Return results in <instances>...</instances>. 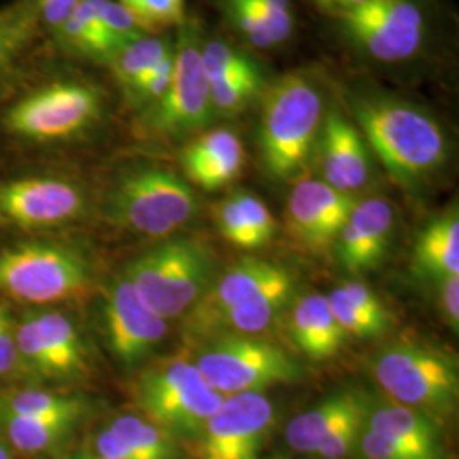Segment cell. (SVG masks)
Masks as SVG:
<instances>
[{"label": "cell", "instance_id": "cell-1", "mask_svg": "<svg viewBox=\"0 0 459 459\" xmlns=\"http://www.w3.org/2000/svg\"><path fill=\"white\" fill-rule=\"evenodd\" d=\"M47 43L0 91V136L22 148L82 142L109 115V91Z\"/></svg>", "mask_w": 459, "mask_h": 459}, {"label": "cell", "instance_id": "cell-2", "mask_svg": "<svg viewBox=\"0 0 459 459\" xmlns=\"http://www.w3.org/2000/svg\"><path fill=\"white\" fill-rule=\"evenodd\" d=\"M349 106L366 143L396 181L411 187L444 164L446 134L422 108L373 92L352 94Z\"/></svg>", "mask_w": 459, "mask_h": 459}, {"label": "cell", "instance_id": "cell-3", "mask_svg": "<svg viewBox=\"0 0 459 459\" xmlns=\"http://www.w3.org/2000/svg\"><path fill=\"white\" fill-rule=\"evenodd\" d=\"M324 126V91L316 77L296 70L265 91L259 142L271 178L290 181L310 164Z\"/></svg>", "mask_w": 459, "mask_h": 459}, {"label": "cell", "instance_id": "cell-4", "mask_svg": "<svg viewBox=\"0 0 459 459\" xmlns=\"http://www.w3.org/2000/svg\"><path fill=\"white\" fill-rule=\"evenodd\" d=\"M197 210L191 186L174 170L157 164L119 170L104 195L108 221L147 237H165L186 227Z\"/></svg>", "mask_w": 459, "mask_h": 459}, {"label": "cell", "instance_id": "cell-5", "mask_svg": "<svg viewBox=\"0 0 459 459\" xmlns=\"http://www.w3.org/2000/svg\"><path fill=\"white\" fill-rule=\"evenodd\" d=\"M136 295L160 318H176L213 282L210 252L189 238H174L136 257L125 273Z\"/></svg>", "mask_w": 459, "mask_h": 459}, {"label": "cell", "instance_id": "cell-6", "mask_svg": "<svg viewBox=\"0 0 459 459\" xmlns=\"http://www.w3.org/2000/svg\"><path fill=\"white\" fill-rule=\"evenodd\" d=\"M379 386L396 403L434 417L456 411L458 362L432 345L398 342L385 347L373 362Z\"/></svg>", "mask_w": 459, "mask_h": 459}, {"label": "cell", "instance_id": "cell-7", "mask_svg": "<svg viewBox=\"0 0 459 459\" xmlns=\"http://www.w3.org/2000/svg\"><path fill=\"white\" fill-rule=\"evenodd\" d=\"M203 36L195 22H182L174 41V74L162 99L134 117L140 134L172 140L206 128L214 117L210 82L203 66Z\"/></svg>", "mask_w": 459, "mask_h": 459}, {"label": "cell", "instance_id": "cell-8", "mask_svg": "<svg viewBox=\"0 0 459 459\" xmlns=\"http://www.w3.org/2000/svg\"><path fill=\"white\" fill-rule=\"evenodd\" d=\"M91 269L82 254L58 242H22L0 252V293L30 305L82 296Z\"/></svg>", "mask_w": 459, "mask_h": 459}, {"label": "cell", "instance_id": "cell-9", "mask_svg": "<svg viewBox=\"0 0 459 459\" xmlns=\"http://www.w3.org/2000/svg\"><path fill=\"white\" fill-rule=\"evenodd\" d=\"M206 342L195 364L218 394L263 392L267 386L305 377V368L286 351L254 335L221 333Z\"/></svg>", "mask_w": 459, "mask_h": 459}, {"label": "cell", "instance_id": "cell-10", "mask_svg": "<svg viewBox=\"0 0 459 459\" xmlns=\"http://www.w3.org/2000/svg\"><path fill=\"white\" fill-rule=\"evenodd\" d=\"M223 398L204 381L195 362L184 359L150 369L136 386L138 405L150 420L182 437H197Z\"/></svg>", "mask_w": 459, "mask_h": 459}, {"label": "cell", "instance_id": "cell-11", "mask_svg": "<svg viewBox=\"0 0 459 459\" xmlns=\"http://www.w3.org/2000/svg\"><path fill=\"white\" fill-rule=\"evenodd\" d=\"M89 210L82 182L56 172H33L0 179V225L9 229L64 227Z\"/></svg>", "mask_w": 459, "mask_h": 459}, {"label": "cell", "instance_id": "cell-12", "mask_svg": "<svg viewBox=\"0 0 459 459\" xmlns=\"http://www.w3.org/2000/svg\"><path fill=\"white\" fill-rule=\"evenodd\" d=\"M339 19L347 36L379 62L409 60L426 39V19L411 0H369Z\"/></svg>", "mask_w": 459, "mask_h": 459}, {"label": "cell", "instance_id": "cell-13", "mask_svg": "<svg viewBox=\"0 0 459 459\" xmlns=\"http://www.w3.org/2000/svg\"><path fill=\"white\" fill-rule=\"evenodd\" d=\"M274 413L263 392L225 396L197 434V458L259 459Z\"/></svg>", "mask_w": 459, "mask_h": 459}, {"label": "cell", "instance_id": "cell-14", "mask_svg": "<svg viewBox=\"0 0 459 459\" xmlns=\"http://www.w3.org/2000/svg\"><path fill=\"white\" fill-rule=\"evenodd\" d=\"M104 322L108 344L116 359L126 366L143 361L167 332L164 318L148 308L125 274L106 296Z\"/></svg>", "mask_w": 459, "mask_h": 459}, {"label": "cell", "instance_id": "cell-15", "mask_svg": "<svg viewBox=\"0 0 459 459\" xmlns=\"http://www.w3.org/2000/svg\"><path fill=\"white\" fill-rule=\"evenodd\" d=\"M288 276L291 274L286 269L263 259H244L235 264L221 278L213 281L206 293L189 308L184 325L186 333L201 341L216 315L263 293Z\"/></svg>", "mask_w": 459, "mask_h": 459}, {"label": "cell", "instance_id": "cell-16", "mask_svg": "<svg viewBox=\"0 0 459 459\" xmlns=\"http://www.w3.org/2000/svg\"><path fill=\"white\" fill-rule=\"evenodd\" d=\"M354 204L356 197L330 187L327 182L301 179L288 201L290 225L301 242L322 250L335 244Z\"/></svg>", "mask_w": 459, "mask_h": 459}, {"label": "cell", "instance_id": "cell-17", "mask_svg": "<svg viewBox=\"0 0 459 459\" xmlns=\"http://www.w3.org/2000/svg\"><path fill=\"white\" fill-rule=\"evenodd\" d=\"M394 225V210L385 199L356 201L335 240L345 269L358 274L377 267L390 247Z\"/></svg>", "mask_w": 459, "mask_h": 459}, {"label": "cell", "instance_id": "cell-18", "mask_svg": "<svg viewBox=\"0 0 459 459\" xmlns=\"http://www.w3.org/2000/svg\"><path fill=\"white\" fill-rule=\"evenodd\" d=\"M322 172L324 182L345 195L362 189L371 176L368 143L341 111H332L324 117Z\"/></svg>", "mask_w": 459, "mask_h": 459}, {"label": "cell", "instance_id": "cell-19", "mask_svg": "<svg viewBox=\"0 0 459 459\" xmlns=\"http://www.w3.org/2000/svg\"><path fill=\"white\" fill-rule=\"evenodd\" d=\"M181 164L189 181L206 191H216L235 181L246 164L240 138L230 130H213L184 148Z\"/></svg>", "mask_w": 459, "mask_h": 459}, {"label": "cell", "instance_id": "cell-20", "mask_svg": "<svg viewBox=\"0 0 459 459\" xmlns=\"http://www.w3.org/2000/svg\"><path fill=\"white\" fill-rule=\"evenodd\" d=\"M366 427L402 444L420 459H444L443 439L434 419L407 405L383 402L373 411L368 407Z\"/></svg>", "mask_w": 459, "mask_h": 459}, {"label": "cell", "instance_id": "cell-21", "mask_svg": "<svg viewBox=\"0 0 459 459\" xmlns=\"http://www.w3.org/2000/svg\"><path fill=\"white\" fill-rule=\"evenodd\" d=\"M48 41L30 0L0 5V91Z\"/></svg>", "mask_w": 459, "mask_h": 459}, {"label": "cell", "instance_id": "cell-22", "mask_svg": "<svg viewBox=\"0 0 459 459\" xmlns=\"http://www.w3.org/2000/svg\"><path fill=\"white\" fill-rule=\"evenodd\" d=\"M368 411L361 394L341 392L330 394L310 411L296 415L286 426L284 439L290 447L303 455H315L328 437L351 417Z\"/></svg>", "mask_w": 459, "mask_h": 459}, {"label": "cell", "instance_id": "cell-23", "mask_svg": "<svg viewBox=\"0 0 459 459\" xmlns=\"http://www.w3.org/2000/svg\"><path fill=\"white\" fill-rule=\"evenodd\" d=\"M293 341L301 352L316 361L333 358L344 345V328L330 310L327 296L312 293L296 301L291 315Z\"/></svg>", "mask_w": 459, "mask_h": 459}, {"label": "cell", "instance_id": "cell-24", "mask_svg": "<svg viewBox=\"0 0 459 459\" xmlns=\"http://www.w3.org/2000/svg\"><path fill=\"white\" fill-rule=\"evenodd\" d=\"M104 2L106 0H81L72 16L49 38L51 47L77 62L106 64L116 49L99 17Z\"/></svg>", "mask_w": 459, "mask_h": 459}, {"label": "cell", "instance_id": "cell-25", "mask_svg": "<svg viewBox=\"0 0 459 459\" xmlns=\"http://www.w3.org/2000/svg\"><path fill=\"white\" fill-rule=\"evenodd\" d=\"M413 263L427 279L459 276V214L458 208H449L436 216L419 233L413 248Z\"/></svg>", "mask_w": 459, "mask_h": 459}, {"label": "cell", "instance_id": "cell-26", "mask_svg": "<svg viewBox=\"0 0 459 459\" xmlns=\"http://www.w3.org/2000/svg\"><path fill=\"white\" fill-rule=\"evenodd\" d=\"M291 293H293V278L288 276L273 284L271 288H267L263 293L216 315L212 324L204 330L201 341H208L214 335H221V333L255 335L263 332L271 325L276 315L290 301Z\"/></svg>", "mask_w": 459, "mask_h": 459}, {"label": "cell", "instance_id": "cell-27", "mask_svg": "<svg viewBox=\"0 0 459 459\" xmlns=\"http://www.w3.org/2000/svg\"><path fill=\"white\" fill-rule=\"evenodd\" d=\"M48 359V377H81L87 369L82 339L70 318L58 312L36 313Z\"/></svg>", "mask_w": 459, "mask_h": 459}, {"label": "cell", "instance_id": "cell-28", "mask_svg": "<svg viewBox=\"0 0 459 459\" xmlns=\"http://www.w3.org/2000/svg\"><path fill=\"white\" fill-rule=\"evenodd\" d=\"M172 48L174 41L169 36L145 34L116 49L104 65L108 66L113 82L121 94L130 89L148 68L159 64Z\"/></svg>", "mask_w": 459, "mask_h": 459}, {"label": "cell", "instance_id": "cell-29", "mask_svg": "<svg viewBox=\"0 0 459 459\" xmlns=\"http://www.w3.org/2000/svg\"><path fill=\"white\" fill-rule=\"evenodd\" d=\"M9 443L22 453H45L65 439L70 429L77 424L72 419H33L0 411Z\"/></svg>", "mask_w": 459, "mask_h": 459}, {"label": "cell", "instance_id": "cell-30", "mask_svg": "<svg viewBox=\"0 0 459 459\" xmlns=\"http://www.w3.org/2000/svg\"><path fill=\"white\" fill-rule=\"evenodd\" d=\"M0 411L33 419L79 420L85 411V403L75 396L51 394L43 390H22L2 396Z\"/></svg>", "mask_w": 459, "mask_h": 459}, {"label": "cell", "instance_id": "cell-31", "mask_svg": "<svg viewBox=\"0 0 459 459\" xmlns=\"http://www.w3.org/2000/svg\"><path fill=\"white\" fill-rule=\"evenodd\" d=\"M140 459H179L174 436L140 417L123 415L108 427Z\"/></svg>", "mask_w": 459, "mask_h": 459}, {"label": "cell", "instance_id": "cell-32", "mask_svg": "<svg viewBox=\"0 0 459 459\" xmlns=\"http://www.w3.org/2000/svg\"><path fill=\"white\" fill-rule=\"evenodd\" d=\"M264 85L263 72L229 75L210 81V100L214 116H233L257 98Z\"/></svg>", "mask_w": 459, "mask_h": 459}, {"label": "cell", "instance_id": "cell-33", "mask_svg": "<svg viewBox=\"0 0 459 459\" xmlns=\"http://www.w3.org/2000/svg\"><path fill=\"white\" fill-rule=\"evenodd\" d=\"M172 74H174V48L170 49L159 64L148 68L130 89L121 92L123 106L134 115H140L142 111H145L162 99L172 81Z\"/></svg>", "mask_w": 459, "mask_h": 459}, {"label": "cell", "instance_id": "cell-34", "mask_svg": "<svg viewBox=\"0 0 459 459\" xmlns=\"http://www.w3.org/2000/svg\"><path fill=\"white\" fill-rule=\"evenodd\" d=\"M233 28L255 48L278 47L263 7L255 0H220Z\"/></svg>", "mask_w": 459, "mask_h": 459}, {"label": "cell", "instance_id": "cell-35", "mask_svg": "<svg viewBox=\"0 0 459 459\" xmlns=\"http://www.w3.org/2000/svg\"><path fill=\"white\" fill-rule=\"evenodd\" d=\"M203 66L208 77V82L229 77V75H242V74H255L263 72L252 58H248L246 53L233 48L229 43L221 39H203Z\"/></svg>", "mask_w": 459, "mask_h": 459}, {"label": "cell", "instance_id": "cell-36", "mask_svg": "<svg viewBox=\"0 0 459 459\" xmlns=\"http://www.w3.org/2000/svg\"><path fill=\"white\" fill-rule=\"evenodd\" d=\"M327 301L335 320L344 328L345 333L358 337H377L390 328L392 320H381L358 308L339 290H333L327 296Z\"/></svg>", "mask_w": 459, "mask_h": 459}, {"label": "cell", "instance_id": "cell-37", "mask_svg": "<svg viewBox=\"0 0 459 459\" xmlns=\"http://www.w3.org/2000/svg\"><path fill=\"white\" fill-rule=\"evenodd\" d=\"M148 33L184 22V0H117Z\"/></svg>", "mask_w": 459, "mask_h": 459}, {"label": "cell", "instance_id": "cell-38", "mask_svg": "<svg viewBox=\"0 0 459 459\" xmlns=\"http://www.w3.org/2000/svg\"><path fill=\"white\" fill-rule=\"evenodd\" d=\"M99 17L115 49L121 48L145 34H152L117 0H106L99 11Z\"/></svg>", "mask_w": 459, "mask_h": 459}, {"label": "cell", "instance_id": "cell-39", "mask_svg": "<svg viewBox=\"0 0 459 459\" xmlns=\"http://www.w3.org/2000/svg\"><path fill=\"white\" fill-rule=\"evenodd\" d=\"M214 223L220 230V233L229 240L230 244L238 247V248H259V242L255 238V235L252 233V230L248 227V223L244 218V214L240 212L237 201L233 195L220 201L213 210Z\"/></svg>", "mask_w": 459, "mask_h": 459}, {"label": "cell", "instance_id": "cell-40", "mask_svg": "<svg viewBox=\"0 0 459 459\" xmlns=\"http://www.w3.org/2000/svg\"><path fill=\"white\" fill-rule=\"evenodd\" d=\"M233 197H235L240 212L244 214L248 227L252 230V233L255 235L259 246H265L274 237V231H276V223H274L273 214L259 197H255L250 193L240 191V193H235Z\"/></svg>", "mask_w": 459, "mask_h": 459}, {"label": "cell", "instance_id": "cell-41", "mask_svg": "<svg viewBox=\"0 0 459 459\" xmlns=\"http://www.w3.org/2000/svg\"><path fill=\"white\" fill-rule=\"evenodd\" d=\"M366 411L345 420L344 424L316 449L315 455L324 459H344L345 456H349L359 441L366 422Z\"/></svg>", "mask_w": 459, "mask_h": 459}, {"label": "cell", "instance_id": "cell-42", "mask_svg": "<svg viewBox=\"0 0 459 459\" xmlns=\"http://www.w3.org/2000/svg\"><path fill=\"white\" fill-rule=\"evenodd\" d=\"M26 369L16 345V328L9 312L0 307V377H17Z\"/></svg>", "mask_w": 459, "mask_h": 459}, {"label": "cell", "instance_id": "cell-43", "mask_svg": "<svg viewBox=\"0 0 459 459\" xmlns=\"http://www.w3.org/2000/svg\"><path fill=\"white\" fill-rule=\"evenodd\" d=\"M358 443L364 459H420L402 444L394 443L392 439L368 429L366 422Z\"/></svg>", "mask_w": 459, "mask_h": 459}, {"label": "cell", "instance_id": "cell-44", "mask_svg": "<svg viewBox=\"0 0 459 459\" xmlns=\"http://www.w3.org/2000/svg\"><path fill=\"white\" fill-rule=\"evenodd\" d=\"M33 4L34 11L39 19V24L45 34L51 38L60 30L81 0H30Z\"/></svg>", "mask_w": 459, "mask_h": 459}, {"label": "cell", "instance_id": "cell-45", "mask_svg": "<svg viewBox=\"0 0 459 459\" xmlns=\"http://www.w3.org/2000/svg\"><path fill=\"white\" fill-rule=\"evenodd\" d=\"M342 295L358 308H361L366 313L381 318V320H392L388 312L385 310V307L381 305L379 298H377L371 288H368L361 281H345L339 288H337Z\"/></svg>", "mask_w": 459, "mask_h": 459}, {"label": "cell", "instance_id": "cell-46", "mask_svg": "<svg viewBox=\"0 0 459 459\" xmlns=\"http://www.w3.org/2000/svg\"><path fill=\"white\" fill-rule=\"evenodd\" d=\"M441 307H443L446 322L451 330L458 332L459 328V276L441 279Z\"/></svg>", "mask_w": 459, "mask_h": 459}, {"label": "cell", "instance_id": "cell-47", "mask_svg": "<svg viewBox=\"0 0 459 459\" xmlns=\"http://www.w3.org/2000/svg\"><path fill=\"white\" fill-rule=\"evenodd\" d=\"M320 5L327 7L332 13H337V14H342V13H349L352 9H358L364 5L366 2L369 0H316Z\"/></svg>", "mask_w": 459, "mask_h": 459}, {"label": "cell", "instance_id": "cell-48", "mask_svg": "<svg viewBox=\"0 0 459 459\" xmlns=\"http://www.w3.org/2000/svg\"><path fill=\"white\" fill-rule=\"evenodd\" d=\"M0 459H11L9 456V449L4 441H0Z\"/></svg>", "mask_w": 459, "mask_h": 459}, {"label": "cell", "instance_id": "cell-49", "mask_svg": "<svg viewBox=\"0 0 459 459\" xmlns=\"http://www.w3.org/2000/svg\"><path fill=\"white\" fill-rule=\"evenodd\" d=\"M74 459H106L100 458V456H91V455H82V456H77V458Z\"/></svg>", "mask_w": 459, "mask_h": 459}]
</instances>
